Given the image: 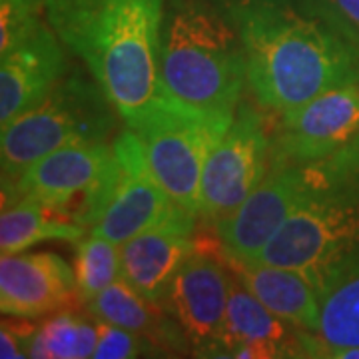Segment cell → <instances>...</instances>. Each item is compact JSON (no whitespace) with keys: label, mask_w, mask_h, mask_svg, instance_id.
<instances>
[{"label":"cell","mask_w":359,"mask_h":359,"mask_svg":"<svg viewBox=\"0 0 359 359\" xmlns=\"http://www.w3.org/2000/svg\"><path fill=\"white\" fill-rule=\"evenodd\" d=\"M231 120L233 116L208 114L162 92L126 128L140 140L148 166L170 198L198 216L205 162Z\"/></svg>","instance_id":"obj_5"},{"label":"cell","mask_w":359,"mask_h":359,"mask_svg":"<svg viewBox=\"0 0 359 359\" xmlns=\"http://www.w3.org/2000/svg\"><path fill=\"white\" fill-rule=\"evenodd\" d=\"M114 152L120 174L90 231L116 244H124L130 238L154 228L180 205L156 180L146 162L140 140L132 130H122L116 136Z\"/></svg>","instance_id":"obj_10"},{"label":"cell","mask_w":359,"mask_h":359,"mask_svg":"<svg viewBox=\"0 0 359 359\" xmlns=\"http://www.w3.org/2000/svg\"><path fill=\"white\" fill-rule=\"evenodd\" d=\"M228 262L196 248L164 297V308L190 341L194 355L216 358L222 344L231 273Z\"/></svg>","instance_id":"obj_11"},{"label":"cell","mask_w":359,"mask_h":359,"mask_svg":"<svg viewBox=\"0 0 359 359\" xmlns=\"http://www.w3.org/2000/svg\"><path fill=\"white\" fill-rule=\"evenodd\" d=\"M198 216L184 208L154 228L120 244L122 278L144 297L164 304L176 273L196 252L194 230Z\"/></svg>","instance_id":"obj_13"},{"label":"cell","mask_w":359,"mask_h":359,"mask_svg":"<svg viewBox=\"0 0 359 359\" xmlns=\"http://www.w3.org/2000/svg\"><path fill=\"white\" fill-rule=\"evenodd\" d=\"M36 327L39 325H32L30 320H22V318L2 320V325H0V358H30V344H32Z\"/></svg>","instance_id":"obj_26"},{"label":"cell","mask_w":359,"mask_h":359,"mask_svg":"<svg viewBox=\"0 0 359 359\" xmlns=\"http://www.w3.org/2000/svg\"><path fill=\"white\" fill-rule=\"evenodd\" d=\"M78 297L76 273L50 252H20L0 257V311L4 318L39 320Z\"/></svg>","instance_id":"obj_15"},{"label":"cell","mask_w":359,"mask_h":359,"mask_svg":"<svg viewBox=\"0 0 359 359\" xmlns=\"http://www.w3.org/2000/svg\"><path fill=\"white\" fill-rule=\"evenodd\" d=\"M158 62L162 92L208 114H236L248 68L238 26L222 0H168Z\"/></svg>","instance_id":"obj_3"},{"label":"cell","mask_w":359,"mask_h":359,"mask_svg":"<svg viewBox=\"0 0 359 359\" xmlns=\"http://www.w3.org/2000/svg\"><path fill=\"white\" fill-rule=\"evenodd\" d=\"M222 2L238 26L259 108L285 116L321 92L359 82V50L295 0Z\"/></svg>","instance_id":"obj_1"},{"label":"cell","mask_w":359,"mask_h":359,"mask_svg":"<svg viewBox=\"0 0 359 359\" xmlns=\"http://www.w3.org/2000/svg\"><path fill=\"white\" fill-rule=\"evenodd\" d=\"M84 308L98 321L112 323L152 339L166 349L170 358L188 353L192 349L190 341L186 339L174 318L168 313L164 304L144 297L124 278L116 280Z\"/></svg>","instance_id":"obj_19"},{"label":"cell","mask_w":359,"mask_h":359,"mask_svg":"<svg viewBox=\"0 0 359 359\" xmlns=\"http://www.w3.org/2000/svg\"><path fill=\"white\" fill-rule=\"evenodd\" d=\"M166 355H170L166 349L152 339L112 323L98 321V344L94 349L96 359L166 358Z\"/></svg>","instance_id":"obj_23"},{"label":"cell","mask_w":359,"mask_h":359,"mask_svg":"<svg viewBox=\"0 0 359 359\" xmlns=\"http://www.w3.org/2000/svg\"><path fill=\"white\" fill-rule=\"evenodd\" d=\"M66 46L44 20L20 42L0 52V126H8L50 92L68 66Z\"/></svg>","instance_id":"obj_14"},{"label":"cell","mask_w":359,"mask_h":359,"mask_svg":"<svg viewBox=\"0 0 359 359\" xmlns=\"http://www.w3.org/2000/svg\"><path fill=\"white\" fill-rule=\"evenodd\" d=\"M224 259L271 313L304 332H320V292L304 273L266 262H242L226 256Z\"/></svg>","instance_id":"obj_18"},{"label":"cell","mask_w":359,"mask_h":359,"mask_svg":"<svg viewBox=\"0 0 359 359\" xmlns=\"http://www.w3.org/2000/svg\"><path fill=\"white\" fill-rule=\"evenodd\" d=\"M88 230L74 219L50 210L34 198H20L2 208L0 216V254H20L42 242L76 244Z\"/></svg>","instance_id":"obj_20"},{"label":"cell","mask_w":359,"mask_h":359,"mask_svg":"<svg viewBox=\"0 0 359 359\" xmlns=\"http://www.w3.org/2000/svg\"><path fill=\"white\" fill-rule=\"evenodd\" d=\"M98 344V320L78 311H56L40 323L30 344V358L86 359L94 358Z\"/></svg>","instance_id":"obj_21"},{"label":"cell","mask_w":359,"mask_h":359,"mask_svg":"<svg viewBox=\"0 0 359 359\" xmlns=\"http://www.w3.org/2000/svg\"><path fill=\"white\" fill-rule=\"evenodd\" d=\"M359 134V82L321 92L282 116L271 156L295 164H313L337 152Z\"/></svg>","instance_id":"obj_12"},{"label":"cell","mask_w":359,"mask_h":359,"mask_svg":"<svg viewBox=\"0 0 359 359\" xmlns=\"http://www.w3.org/2000/svg\"><path fill=\"white\" fill-rule=\"evenodd\" d=\"M309 335L271 313L231 273L226 323L216 358H309Z\"/></svg>","instance_id":"obj_16"},{"label":"cell","mask_w":359,"mask_h":359,"mask_svg":"<svg viewBox=\"0 0 359 359\" xmlns=\"http://www.w3.org/2000/svg\"><path fill=\"white\" fill-rule=\"evenodd\" d=\"M168 0H44V18L102 86L124 124L162 96L160 39Z\"/></svg>","instance_id":"obj_2"},{"label":"cell","mask_w":359,"mask_h":359,"mask_svg":"<svg viewBox=\"0 0 359 359\" xmlns=\"http://www.w3.org/2000/svg\"><path fill=\"white\" fill-rule=\"evenodd\" d=\"M320 309L311 358L359 359V252L330 269L320 285Z\"/></svg>","instance_id":"obj_17"},{"label":"cell","mask_w":359,"mask_h":359,"mask_svg":"<svg viewBox=\"0 0 359 359\" xmlns=\"http://www.w3.org/2000/svg\"><path fill=\"white\" fill-rule=\"evenodd\" d=\"M44 20V0H0V52L20 42Z\"/></svg>","instance_id":"obj_24"},{"label":"cell","mask_w":359,"mask_h":359,"mask_svg":"<svg viewBox=\"0 0 359 359\" xmlns=\"http://www.w3.org/2000/svg\"><path fill=\"white\" fill-rule=\"evenodd\" d=\"M120 174L114 144L82 142L44 156L2 186V208L34 198L86 230L96 224Z\"/></svg>","instance_id":"obj_7"},{"label":"cell","mask_w":359,"mask_h":359,"mask_svg":"<svg viewBox=\"0 0 359 359\" xmlns=\"http://www.w3.org/2000/svg\"><path fill=\"white\" fill-rule=\"evenodd\" d=\"M311 192L306 164L269 156L268 174L244 204L214 224L222 254L231 259L257 262L269 240L280 231Z\"/></svg>","instance_id":"obj_9"},{"label":"cell","mask_w":359,"mask_h":359,"mask_svg":"<svg viewBox=\"0 0 359 359\" xmlns=\"http://www.w3.org/2000/svg\"><path fill=\"white\" fill-rule=\"evenodd\" d=\"M359 252V188H318L269 240L257 262L297 269L320 292L341 259Z\"/></svg>","instance_id":"obj_6"},{"label":"cell","mask_w":359,"mask_h":359,"mask_svg":"<svg viewBox=\"0 0 359 359\" xmlns=\"http://www.w3.org/2000/svg\"><path fill=\"white\" fill-rule=\"evenodd\" d=\"M76 273L78 302L86 306L116 280L122 278L120 269V244L88 231L76 242Z\"/></svg>","instance_id":"obj_22"},{"label":"cell","mask_w":359,"mask_h":359,"mask_svg":"<svg viewBox=\"0 0 359 359\" xmlns=\"http://www.w3.org/2000/svg\"><path fill=\"white\" fill-rule=\"evenodd\" d=\"M118 110L102 86L82 68H68L60 82L25 114L2 128V186L60 148L108 142L118 128Z\"/></svg>","instance_id":"obj_4"},{"label":"cell","mask_w":359,"mask_h":359,"mask_svg":"<svg viewBox=\"0 0 359 359\" xmlns=\"http://www.w3.org/2000/svg\"><path fill=\"white\" fill-rule=\"evenodd\" d=\"M309 16L320 18L359 50V0H295Z\"/></svg>","instance_id":"obj_25"},{"label":"cell","mask_w":359,"mask_h":359,"mask_svg":"<svg viewBox=\"0 0 359 359\" xmlns=\"http://www.w3.org/2000/svg\"><path fill=\"white\" fill-rule=\"evenodd\" d=\"M271 142L264 114L242 100L205 162L198 218L218 224L244 204L268 174Z\"/></svg>","instance_id":"obj_8"}]
</instances>
